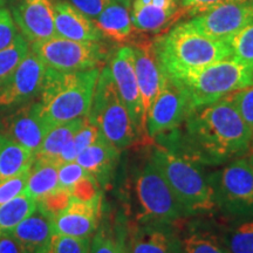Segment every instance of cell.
<instances>
[{"label":"cell","instance_id":"cell-1","mask_svg":"<svg viewBox=\"0 0 253 253\" xmlns=\"http://www.w3.org/2000/svg\"><path fill=\"white\" fill-rule=\"evenodd\" d=\"M253 134L229 97L195 108L177 128L160 135L161 147L192 162L218 166L243 157Z\"/></svg>","mask_w":253,"mask_h":253},{"label":"cell","instance_id":"cell-2","mask_svg":"<svg viewBox=\"0 0 253 253\" xmlns=\"http://www.w3.org/2000/svg\"><path fill=\"white\" fill-rule=\"evenodd\" d=\"M153 43L163 73L175 81H181L191 73L232 56L227 41L205 36L189 21L170 28Z\"/></svg>","mask_w":253,"mask_h":253},{"label":"cell","instance_id":"cell-3","mask_svg":"<svg viewBox=\"0 0 253 253\" xmlns=\"http://www.w3.org/2000/svg\"><path fill=\"white\" fill-rule=\"evenodd\" d=\"M99 74V68L60 72L47 67L38 103L49 129L88 115Z\"/></svg>","mask_w":253,"mask_h":253},{"label":"cell","instance_id":"cell-4","mask_svg":"<svg viewBox=\"0 0 253 253\" xmlns=\"http://www.w3.org/2000/svg\"><path fill=\"white\" fill-rule=\"evenodd\" d=\"M150 161L164 177L186 216L209 213L216 209L208 175H204L201 164L161 145L153 150Z\"/></svg>","mask_w":253,"mask_h":253},{"label":"cell","instance_id":"cell-5","mask_svg":"<svg viewBox=\"0 0 253 253\" xmlns=\"http://www.w3.org/2000/svg\"><path fill=\"white\" fill-rule=\"evenodd\" d=\"M87 118L119 150L130 147L140 138L120 96L109 66H104L100 71Z\"/></svg>","mask_w":253,"mask_h":253},{"label":"cell","instance_id":"cell-6","mask_svg":"<svg viewBox=\"0 0 253 253\" xmlns=\"http://www.w3.org/2000/svg\"><path fill=\"white\" fill-rule=\"evenodd\" d=\"M177 82L188 91L195 108H199L253 86V65L231 56L191 73Z\"/></svg>","mask_w":253,"mask_h":253},{"label":"cell","instance_id":"cell-7","mask_svg":"<svg viewBox=\"0 0 253 253\" xmlns=\"http://www.w3.org/2000/svg\"><path fill=\"white\" fill-rule=\"evenodd\" d=\"M216 209L227 216L253 218V167L239 157L208 175Z\"/></svg>","mask_w":253,"mask_h":253},{"label":"cell","instance_id":"cell-8","mask_svg":"<svg viewBox=\"0 0 253 253\" xmlns=\"http://www.w3.org/2000/svg\"><path fill=\"white\" fill-rule=\"evenodd\" d=\"M137 219L147 225H172L188 217L164 177L149 161L136 177Z\"/></svg>","mask_w":253,"mask_h":253},{"label":"cell","instance_id":"cell-9","mask_svg":"<svg viewBox=\"0 0 253 253\" xmlns=\"http://www.w3.org/2000/svg\"><path fill=\"white\" fill-rule=\"evenodd\" d=\"M31 50L46 67L60 72H80L99 68L107 58L100 42H81L53 37L31 43Z\"/></svg>","mask_w":253,"mask_h":253},{"label":"cell","instance_id":"cell-10","mask_svg":"<svg viewBox=\"0 0 253 253\" xmlns=\"http://www.w3.org/2000/svg\"><path fill=\"white\" fill-rule=\"evenodd\" d=\"M194 109L185 88L164 74L162 86L145 121L147 137L153 140L177 128Z\"/></svg>","mask_w":253,"mask_h":253},{"label":"cell","instance_id":"cell-11","mask_svg":"<svg viewBox=\"0 0 253 253\" xmlns=\"http://www.w3.org/2000/svg\"><path fill=\"white\" fill-rule=\"evenodd\" d=\"M47 67L30 49L12 75L0 86V115L36 101Z\"/></svg>","mask_w":253,"mask_h":253},{"label":"cell","instance_id":"cell-12","mask_svg":"<svg viewBox=\"0 0 253 253\" xmlns=\"http://www.w3.org/2000/svg\"><path fill=\"white\" fill-rule=\"evenodd\" d=\"M189 23L216 40L227 41L253 23V0H236L195 15Z\"/></svg>","mask_w":253,"mask_h":253},{"label":"cell","instance_id":"cell-13","mask_svg":"<svg viewBox=\"0 0 253 253\" xmlns=\"http://www.w3.org/2000/svg\"><path fill=\"white\" fill-rule=\"evenodd\" d=\"M49 130L40 115L38 100L0 115V135L34 155Z\"/></svg>","mask_w":253,"mask_h":253},{"label":"cell","instance_id":"cell-14","mask_svg":"<svg viewBox=\"0 0 253 253\" xmlns=\"http://www.w3.org/2000/svg\"><path fill=\"white\" fill-rule=\"evenodd\" d=\"M109 68L120 96L126 107L132 125L137 131L138 137L142 138L143 136H147L140 88H138L137 78H136L135 56L131 46H123L119 48L113 59L110 60Z\"/></svg>","mask_w":253,"mask_h":253},{"label":"cell","instance_id":"cell-15","mask_svg":"<svg viewBox=\"0 0 253 253\" xmlns=\"http://www.w3.org/2000/svg\"><path fill=\"white\" fill-rule=\"evenodd\" d=\"M12 18L28 43L56 36L54 0H17L12 11Z\"/></svg>","mask_w":253,"mask_h":253},{"label":"cell","instance_id":"cell-16","mask_svg":"<svg viewBox=\"0 0 253 253\" xmlns=\"http://www.w3.org/2000/svg\"><path fill=\"white\" fill-rule=\"evenodd\" d=\"M131 48L135 56L136 78L140 88L142 110H143V120L145 123L148 113L162 86L164 73L156 58L153 41H136Z\"/></svg>","mask_w":253,"mask_h":253},{"label":"cell","instance_id":"cell-17","mask_svg":"<svg viewBox=\"0 0 253 253\" xmlns=\"http://www.w3.org/2000/svg\"><path fill=\"white\" fill-rule=\"evenodd\" d=\"M129 13L141 33H161L184 15L179 0H132Z\"/></svg>","mask_w":253,"mask_h":253},{"label":"cell","instance_id":"cell-18","mask_svg":"<svg viewBox=\"0 0 253 253\" xmlns=\"http://www.w3.org/2000/svg\"><path fill=\"white\" fill-rule=\"evenodd\" d=\"M101 197L93 202L72 198L71 203L53 219L54 232L75 238H90L99 229Z\"/></svg>","mask_w":253,"mask_h":253},{"label":"cell","instance_id":"cell-19","mask_svg":"<svg viewBox=\"0 0 253 253\" xmlns=\"http://www.w3.org/2000/svg\"><path fill=\"white\" fill-rule=\"evenodd\" d=\"M54 26L56 37L65 39L81 42H100L102 39L93 19L65 0H54Z\"/></svg>","mask_w":253,"mask_h":253},{"label":"cell","instance_id":"cell-20","mask_svg":"<svg viewBox=\"0 0 253 253\" xmlns=\"http://www.w3.org/2000/svg\"><path fill=\"white\" fill-rule=\"evenodd\" d=\"M53 218L37 207L31 216L9 232L20 246L23 253H46L54 235Z\"/></svg>","mask_w":253,"mask_h":253},{"label":"cell","instance_id":"cell-21","mask_svg":"<svg viewBox=\"0 0 253 253\" xmlns=\"http://www.w3.org/2000/svg\"><path fill=\"white\" fill-rule=\"evenodd\" d=\"M120 151L101 134L93 144L78 155L75 162L90 173L97 183H106L118 162Z\"/></svg>","mask_w":253,"mask_h":253},{"label":"cell","instance_id":"cell-22","mask_svg":"<svg viewBox=\"0 0 253 253\" xmlns=\"http://www.w3.org/2000/svg\"><path fill=\"white\" fill-rule=\"evenodd\" d=\"M126 253H176V240L164 225L137 227L125 246Z\"/></svg>","mask_w":253,"mask_h":253},{"label":"cell","instance_id":"cell-23","mask_svg":"<svg viewBox=\"0 0 253 253\" xmlns=\"http://www.w3.org/2000/svg\"><path fill=\"white\" fill-rule=\"evenodd\" d=\"M93 20L101 36L115 42H126L130 40L135 31L129 9L115 0H113Z\"/></svg>","mask_w":253,"mask_h":253},{"label":"cell","instance_id":"cell-24","mask_svg":"<svg viewBox=\"0 0 253 253\" xmlns=\"http://www.w3.org/2000/svg\"><path fill=\"white\" fill-rule=\"evenodd\" d=\"M87 120V116H84V118L75 119L73 121L66 122L50 129L43 138L40 148L34 155V160L54 163L60 167L59 156L63 147L84 126Z\"/></svg>","mask_w":253,"mask_h":253},{"label":"cell","instance_id":"cell-25","mask_svg":"<svg viewBox=\"0 0 253 253\" xmlns=\"http://www.w3.org/2000/svg\"><path fill=\"white\" fill-rule=\"evenodd\" d=\"M34 154L0 135V184L30 169Z\"/></svg>","mask_w":253,"mask_h":253},{"label":"cell","instance_id":"cell-26","mask_svg":"<svg viewBox=\"0 0 253 253\" xmlns=\"http://www.w3.org/2000/svg\"><path fill=\"white\" fill-rule=\"evenodd\" d=\"M59 166L50 162L34 160L30 168V173L24 194L38 202L53 190L59 188Z\"/></svg>","mask_w":253,"mask_h":253},{"label":"cell","instance_id":"cell-27","mask_svg":"<svg viewBox=\"0 0 253 253\" xmlns=\"http://www.w3.org/2000/svg\"><path fill=\"white\" fill-rule=\"evenodd\" d=\"M176 253H231L221 238L205 229L189 230L176 240Z\"/></svg>","mask_w":253,"mask_h":253},{"label":"cell","instance_id":"cell-28","mask_svg":"<svg viewBox=\"0 0 253 253\" xmlns=\"http://www.w3.org/2000/svg\"><path fill=\"white\" fill-rule=\"evenodd\" d=\"M38 202L26 194L14 197L0 205V235L9 233L24 219L37 210Z\"/></svg>","mask_w":253,"mask_h":253},{"label":"cell","instance_id":"cell-29","mask_svg":"<svg viewBox=\"0 0 253 253\" xmlns=\"http://www.w3.org/2000/svg\"><path fill=\"white\" fill-rule=\"evenodd\" d=\"M100 135L101 131L99 130V128L93 123H90L89 120H87L84 126L63 147L61 154L59 156L60 166L63 163L73 162V161L77 160L78 155L89 147L90 144H93L100 137Z\"/></svg>","mask_w":253,"mask_h":253},{"label":"cell","instance_id":"cell-30","mask_svg":"<svg viewBox=\"0 0 253 253\" xmlns=\"http://www.w3.org/2000/svg\"><path fill=\"white\" fill-rule=\"evenodd\" d=\"M221 240L231 253H253V218L230 226Z\"/></svg>","mask_w":253,"mask_h":253},{"label":"cell","instance_id":"cell-31","mask_svg":"<svg viewBox=\"0 0 253 253\" xmlns=\"http://www.w3.org/2000/svg\"><path fill=\"white\" fill-rule=\"evenodd\" d=\"M28 52V41L21 34L11 46L0 50V86L11 77Z\"/></svg>","mask_w":253,"mask_h":253},{"label":"cell","instance_id":"cell-32","mask_svg":"<svg viewBox=\"0 0 253 253\" xmlns=\"http://www.w3.org/2000/svg\"><path fill=\"white\" fill-rule=\"evenodd\" d=\"M232 58L253 65V23L240 30L229 40Z\"/></svg>","mask_w":253,"mask_h":253},{"label":"cell","instance_id":"cell-33","mask_svg":"<svg viewBox=\"0 0 253 253\" xmlns=\"http://www.w3.org/2000/svg\"><path fill=\"white\" fill-rule=\"evenodd\" d=\"M90 242L89 253H126L125 242L106 227H100Z\"/></svg>","mask_w":253,"mask_h":253},{"label":"cell","instance_id":"cell-34","mask_svg":"<svg viewBox=\"0 0 253 253\" xmlns=\"http://www.w3.org/2000/svg\"><path fill=\"white\" fill-rule=\"evenodd\" d=\"M89 246L90 238H75L54 233L46 253H87Z\"/></svg>","mask_w":253,"mask_h":253},{"label":"cell","instance_id":"cell-35","mask_svg":"<svg viewBox=\"0 0 253 253\" xmlns=\"http://www.w3.org/2000/svg\"><path fill=\"white\" fill-rule=\"evenodd\" d=\"M72 198V194L69 190L56 188L38 201V208L54 219L58 214L61 213L68 207Z\"/></svg>","mask_w":253,"mask_h":253},{"label":"cell","instance_id":"cell-36","mask_svg":"<svg viewBox=\"0 0 253 253\" xmlns=\"http://www.w3.org/2000/svg\"><path fill=\"white\" fill-rule=\"evenodd\" d=\"M227 97L238 110L242 119L249 126L253 134V86L235 91V93L227 95Z\"/></svg>","mask_w":253,"mask_h":253},{"label":"cell","instance_id":"cell-37","mask_svg":"<svg viewBox=\"0 0 253 253\" xmlns=\"http://www.w3.org/2000/svg\"><path fill=\"white\" fill-rule=\"evenodd\" d=\"M69 191H71L73 198L82 202H93L95 199L101 197L99 183L90 173H88L78 183H75Z\"/></svg>","mask_w":253,"mask_h":253},{"label":"cell","instance_id":"cell-38","mask_svg":"<svg viewBox=\"0 0 253 253\" xmlns=\"http://www.w3.org/2000/svg\"><path fill=\"white\" fill-rule=\"evenodd\" d=\"M28 173H30V169L25 170L0 184V205L7 203L11 199L23 194L26 188Z\"/></svg>","mask_w":253,"mask_h":253},{"label":"cell","instance_id":"cell-39","mask_svg":"<svg viewBox=\"0 0 253 253\" xmlns=\"http://www.w3.org/2000/svg\"><path fill=\"white\" fill-rule=\"evenodd\" d=\"M88 172L75 161L68 163H63L58 169L59 177V188L71 190L75 183H78L81 178L87 176Z\"/></svg>","mask_w":253,"mask_h":253},{"label":"cell","instance_id":"cell-40","mask_svg":"<svg viewBox=\"0 0 253 253\" xmlns=\"http://www.w3.org/2000/svg\"><path fill=\"white\" fill-rule=\"evenodd\" d=\"M19 36L12 14L6 8H0V50L11 46Z\"/></svg>","mask_w":253,"mask_h":253},{"label":"cell","instance_id":"cell-41","mask_svg":"<svg viewBox=\"0 0 253 253\" xmlns=\"http://www.w3.org/2000/svg\"><path fill=\"white\" fill-rule=\"evenodd\" d=\"M231 1L236 0H179V5L183 8L184 15L195 17Z\"/></svg>","mask_w":253,"mask_h":253},{"label":"cell","instance_id":"cell-42","mask_svg":"<svg viewBox=\"0 0 253 253\" xmlns=\"http://www.w3.org/2000/svg\"><path fill=\"white\" fill-rule=\"evenodd\" d=\"M67 1L87 17L95 19L113 0H67Z\"/></svg>","mask_w":253,"mask_h":253},{"label":"cell","instance_id":"cell-43","mask_svg":"<svg viewBox=\"0 0 253 253\" xmlns=\"http://www.w3.org/2000/svg\"><path fill=\"white\" fill-rule=\"evenodd\" d=\"M0 253H23L20 246L9 233L0 235Z\"/></svg>","mask_w":253,"mask_h":253},{"label":"cell","instance_id":"cell-44","mask_svg":"<svg viewBox=\"0 0 253 253\" xmlns=\"http://www.w3.org/2000/svg\"><path fill=\"white\" fill-rule=\"evenodd\" d=\"M115 1L119 2V4H121L122 6H125V7H126L128 9H130L132 0H115Z\"/></svg>","mask_w":253,"mask_h":253},{"label":"cell","instance_id":"cell-45","mask_svg":"<svg viewBox=\"0 0 253 253\" xmlns=\"http://www.w3.org/2000/svg\"><path fill=\"white\" fill-rule=\"evenodd\" d=\"M6 1H7V0H0V8L4 7L5 4H6Z\"/></svg>","mask_w":253,"mask_h":253},{"label":"cell","instance_id":"cell-46","mask_svg":"<svg viewBox=\"0 0 253 253\" xmlns=\"http://www.w3.org/2000/svg\"><path fill=\"white\" fill-rule=\"evenodd\" d=\"M250 162H251V164H252V167H253V155H251V156H250Z\"/></svg>","mask_w":253,"mask_h":253},{"label":"cell","instance_id":"cell-47","mask_svg":"<svg viewBox=\"0 0 253 253\" xmlns=\"http://www.w3.org/2000/svg\"><path fill=\"white\" fill-rule=\"evenodd\" d=\"M251 148H252V150H253V138H252V145H251Z\"/></svg>","mask_w":253,"mask_h":253},{"label":"cell","instance_id":"cell-48","mask_svg":"<svg viewBox=\"0 0 253 253\" xmlns=\"http://www.w3.org/2000/svg\"><path fill=\"white\" fill-rule=\"evenodd\" d=\"M87 253H89V251H88V252H87Z\"/></svg>","mask_w":253,"mask_h":253}]
</instances>
